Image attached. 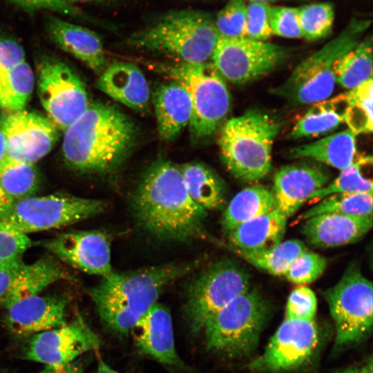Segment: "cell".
<instances>
[{"mask_svg": "<svg viewBox=\"0 0 373 373\" xmlns=\"http://www.w3.org/2000/svg\"><path fill=\"white\" fill-rule=\"evenodd\" d=\"M105 207L101 200L56 193L14 200L0 220L27 234L75 224L97 215Z\"/></svg>", "mask_w": 373, "mask_h": 373, "instance_id": "30bf717a", "label": "cell"}, {"mask_svg": "<svg viewBox=\"0 0 373 373\" xmlns=\"http://www.w3.org/2000/svg\"><path fill=\"white\" fill-rule=\"evenodd\" d=\"M345 94L313 104L297 122L289 137L297 139L327 133L344 122Z\"/></svg>", "mask_w": 373, "mask_h": 373, "instance_id": "f1b7e54d", "label": "cell"}, {"mask_svg": "<svg viewBox=\"0 0 373 373\" xmlns=\"http://www.w3.org/2000/svg\"><path fill=\"white\" fill-rule=\"evenodd\" d=\"M47 32L61 49L71 54L97 74L106 68L100 38L92 30L55 16L47 19Z\"/></svg>", "mask_w": 373, "mask_h": 373, "instance_id": "603a6c76", "label": "cell"}, {"mask_svg": "<svg viewBox=\"0 0 373 373\" xmlns=\"http://www.w3.org/2000/svg\"><path fill=\"white\" fill-rule=\"evenodd\" d=\"M270 6L267 3H247L245 37L257 41H266L272 32L269 23Z\"/></svg>", "mask_w": 373, "mask_h": 373, "instance_id": "7bdbcfd3", "label": "cell"}, {"mask_svg": "<svg viewBox=\"0 0 373 373\" xmlns=\"http://www.w3.org/2000/svg\"><path fill=\"white\" fill-rule=\"evenodd\" d=\"M372 227V216L323 213L305 220L301 233L309 244L330 248L356 242Z\"/></svg>", "mask_w": 373, "mask_h": 373, "instance_id": "7402d4cb", "label": "cell"}, {"mask_svg": "<svg viewBox=\"0 0 373 373\" xmlns=\"http://www.w3.org/2000/svg\"><path fill=\"white\" fill-rule=\"evenodd\" d=\"M270 312L269 301L257 290L239 294L207 322L203 332L207 350L231 358L249 355Z\"/></svg>", "mask_w": 373, "mask_h": 373, "instance_id": "52a82bcc", "label": "cell"}, {"mask_svg": "<svg viewBox=\"0 0 373 373\" xmlns=\"http://www.w3.org/2000/svg\"><path fill=\"white\" fill-rule=\"evenodd\" d=\"M188 193L200 207L218 209L224 202V189L218 176L200 163L185 164L180 167Z\"/></svg>", "mask_w": 373, "mask_h": 373, "instance_id": "f546056e", "label": "cell"}, {"mask_svg": "<svg viewBox=\"0 0 373 373\" xmlns=\"http://www.w3.org/2000/svg\"><path fill=\"white\" fill-rule=\"evenodd\" d=\"M14 200L0 187V216L7 211Z\"/></svg>", "mask_w": 373, "mask_h": 373, "instance_id": "c3c4849f", "label": "cell"}, {"mask_svg": "<svg viewBox=\"0 0 373 373\" xmlns=\"http://www.w3.org/2000/svg\"><path fill=\"white\" fill-rule=\"evenodd\" d=\"M345 94L344 122L356 135L372 131V78L350 89Z\"/></svg>", "mask_w": 373, "mask_h": 373, "instance_id": "e575fe53", "label": "cell"}, {"mask_svg": "<svg viewBox=\"0 0 373 373\" xmlns=\"http://www.w3.org/2000/svg\"><path fill=\"white\" fill-rule=\"evenodd\" d=\"M30 10L44 9L73 17L88 19V16L67 0H10Z\"/></svg>", "mask_w": 373, "mask_h": 373, "instance_id": "f6af8a7d", "label": "cell"}, {"mask_svg": "<svg viewBox=\"0 0 373 373\" xmlns=\"http://www.w3.org/2000/svg\"><path fill=\"white\" fill-rule=\"evenodd\" d=\"M354 373H372V360L370 361L361 368H354Z\"/></svg>", "mask_w": 373, "mask_h": 373, "instance_id": "816d5d0a", "label": "cell"}, {"mask_svg": "<svg viewBox=\"0 0 373 373\" xmlns=\"http://www.w3.org/2000/svg\"><path fill=\"white\" fill-rule=\"evenodd\" d=\"M277 208L274 194L267 186L254 184L238 192L229 202L221 220L228 233L239 224Z\"/></svg>", "mask_w": 373, "mask_h": 373, "instance_id": "83f0119b", "label": "cell"}, {"mask_svg": "<svg viewBox=\"0 0 373 373\" xmlns=\"http://www.w3.org/2000/svg\"><path fill=\"white\" fill-rule=\"evenodd\" d=\"M132 204L139 224L157 238L185 240L202 235L207 211L191 199L180 167L169 161L148 168Z\"/></svg>", "mask_w": 373, "mask_h": 373, "instance_id": "6da1fadb", "label": "cell"}, {"mask_svg": "<svg viewBox=\"0 0 373 373\" xmlns=\"http://www.w3.org/2000/svg\"><path fill=\"white\" fill-rule=\"evenodd\" d=\"M99 345L98 335L79 316L70 323L35 334L26 349L25 357L46 365L59 366Z\"/></svg>", "mask_w": 373, "mask_h": 373, "instance_id": "2e32d148", "label": "cell"}, {"mask_svg": "<svg viewBox=\"0 0 373 373\" xmlns=\"http://www.w3.org/2000/svg\"><path fill=\"white\" fill-rule=\"evenodd\" d=\"M6 144V157L33 164L55 145L59 131L47 117L25 110L8 111L0 116Z\"/></svg>", "mask_w": 373, "mask_h": 373, "instance_id": "9a60e30c", "label": "cell"}, {"mask_svg": "<svg viewBox=\"0 0 373 373\" xmlns=\"http://www.w3.org/2000/svg\"><path fill=\"white\" fill-rule=\"evenodd\" d=\"M220 35L214 19L199 10H178L164 15L127 40L136 48L160 52L182 63H205L211 59Z\"/></svg>", "mask_w": 373, "mask_h": 373, "instance_id": "277c9868", "label": "cell"}, {"mask_svg": "<svg viewBox=\"0 0 373 373\" xmlns=\"http://www.w3.org/2000/svg\"><path fill=\"white\" fill-rule=\"evenodd\" d=\"M31 245L27 234L0 220V269L22 261L23 254Z\"/></svg>", "mask_w": 373, "mask_h": 373, "instance_id": "f35d334b", "label": "cell"}, {"mask_svg": "<svg viewBox=\"0 0 373 373\" xmlns=\"http://www.w3.org/2000/svg\"><path fill=\"white\" fill-rule=\"evenodd\" d=\"M286 54L285 48L269 42L220 37L211 59L222 77L233 84H245L271 72Z\"/></svg>", "mask_w": 373, "mask_h": 373, "instance_id": "4fadbf2b", "label": "cell"}, {"mask_svg": "<svg viewBox=\"0 0 373 373\" xmlns=\"http://www.w3.org/2000/svg\"><path fill=\"white\" fill-rule=\"evenodd\" d=\"M319 341L314 322L285 319L268 343L263 354L249 367L259 372H279L296 368L313 354Z\"/></svg>", "mask_w": 373, "mask_h": 373, "instance_id": "5bb4252c", "label": "cell"}, {"mask_svg": "<svg viewBox=\"0 0 373 373\" xmlns=\"http://www.w3.org/2000/svg\"><path fill=\"white\" fill-rule=\"evenodd\" d=\"M247 3L245 0H229L214 19L220 37H245Z\"/></svg>", "mask_w": 373, "mask_h": 373, "instance_id": "ab89813d", "label": "cell"}, {"mask_svg": "<svg viewBox=\"0 0 373 373\" xmlns=\"http://www.w3.org/2000/svg\"><path fill=\"white\" fill-rule=\"evenodd\" d=\"M152 98L160 136L165 140L175 139L191 119L187 90L177 82L163 84L154 89Z\"/></svg>", "mask_w": 373, "mask_h": 373, "instance_id": "d4e9b609", "label": "cell"}, {"mask_svg": "<svg viewBox=\"0 0 373 373\" xmlns=\"http://www.w3.org/2000/svg\"><path fill=\"white\" fill-rule=\"evenodd\" d=\"M287 218L277 208L246 221L227 234L231 247L251 253L274 248L282 241Z\"/></svg>", "mask_w": 373, "mask_h": 373, "instance_id": "484cf974", "label": "cell"}, {"mask_svg": "<svg viewBox=\"0 0 373 373\" xmlns=\"http://www.w3.org/2000/svg\"><path fill=\"white\" fill-rule=\"evenodd\" d=\"M370 25L353 20L335 38L298 64L289 77L271 91L296 107L327 99L335 87L338 59L355 46Z\"/></svg>", "mask_w": 373, "mask_h": 373, "instance_id": "8992f818", "label": "cell"}, {"mask_svg": "<svg viewBox=\"0 0 373 373\" xmlns=\"http://www.w3.org/2000/svg\"><path fill=\"white\" fill-rule=\"evenodd\" d=\"M37 373H83V367L80 363L74 361L64 365H46L43 370Z\"/></svg>", "mask_w": 373, "mask_h": 373, "instance_id": "7dc6e473", "label": "cell"}, {"mask_svg": "<svg viewBox=\"0 0 373 373\" xmlns=\"http://www.w3.org/2000/svg\"><path fill=\"white\" fill-rule=\"evenodd\" d=\"M231 249L253 266L274 276H284L292 261L307 250L305 244L298 240L281 242L273 249L257 253Z\"/></svg>", "mask_w": 373, "mask_h": 373, "instance_id": "836d02e7", "label": "cell"}, {"mask_svg": "<svg viewBox=\"0 0 373 373\" xmlns=\"http://www.w3.org/2000/svg\"><path fill=\"white\" fill-rule=\"evenodd\" d=\"M356 135L350 129L293 148L291 158H307L342 170L356 160Z\"/></svg>", "mask_w": 373, "mask_h": 373, "instance_id": "4316f807", "label": "cell"}, {"mask_svg": "<svg viewBox=\"0 0 373 373\" xmlns=\"http://www.w3.org/2000/svg\"><path fill=\"white\" fill-rule=\"evenodd\" d=\"M60 260L90 274L106 278L112 275L108 236L99 230L71 231L41 242Z\"/></svg>", "mask_w": 373, "mask_h": 373, "instance_id": "e0dca14e", "label": "cell"}, {"mask_svg": "<svg viewBox=\"0 0 373 373\" xmlns=\"http://www.w3.org/2000/svg\"><path fill=\"white\" fill-rule=\"evenodd\" d=\"M67 1L74 4L75 3H77V2H107V1H111L113 0H67Z\"/></svg>", "mask_w": 373, "mask_h": 373, "instance_id": "f5cc1de1", "label": "cell"}, {"mask_svg": "<svg viewBox=\"0 0 373 373\" xmlns=\"http://www.w3.org/2000/svg\"><path fill=\"white\" fill-rule=\"evenodd\" d=\"M26 61L22 46L0 31V75Z\"/></svg>", "mask_w": 373, "mask_h": 373, "instance_id": "bcb514c9", "label": "cell"}, {"mask_svg": "<svg viewBox=\"0 0 373 373\" xmlns=\"http://www.w3.org/2000/svg\"><path fill=\"white\" fill-rule=\"evenodd\" d=\"M371 157L356 159L349 166L341 170L340 174L332 182L314 192L309 200H320L334 193H355L372 192V180L365 174L366 166L372 164Z\"/></svg>", "mask_w": 373, "mask_h": 373, "instance_id": "d590c367", "label": "cell"}, {"mask_svg": "<svg viewBox=\"0 0 373 373\" xmlns=\"http://www.w3.org/2000/svg\"><path fill=\"white\" fill-rule=\"evenodd\" d=\"M372 78V41L366 38L341 57L336 64L335 79L352 89Z\"/></svg>", "mask_w": 373, "mask_h": 373, "instance_id": "4dcf8cb0", "label": "cell"}, {"mask_svg": "<svg viewBox=\"0 0 373 373\" xmlns=\"http://www.w3.org/2000/svg\"><path fill=\"white\" fill-rule=\"evenodd\" d=\"M66 309L62 298L32 295L6 308V324L15 335L37 334L64 324Z\"/></svg>", "mask_w": 373, "mask_h": 373, "instance_id": "ffe728a7", "label": "cell"}, {"mask_svg": "<svg viewBox=\"0 0 373 373\" xmlns=\"http://www.w3.org/2000/svg\"><path fill=\"white\" fill-rule=\"evenodd\" d=\"M298 17L302 37L314 40L330 32L334 11L329 3H315L298 8Z\"/></svg>", "mask_w": 373, "mask_h": 373, "instance_id": "74e56055", "label": "cell"}, {"mask_svg": "<svg viewBox=\"0 0 373 373\" xmlns=\"http://www.w3.org/2000/svg\"><path fill=\"white\" fill-rule=\"evenodd\" d=\"M162 70L188 91L192 103L191 136L200 140L213 133L230 108V95L223 77L211 63L166 66Z\"/></svg>", "mask_w": 373, "mask_h": 373, "instance_id": "ba28073f", "label": "cell"}, {"mask_svg": "<svg viewBox=\"0 0 373 373\" xmlns=\"http://www.w3.org/2000/svg\"><path fill=\"white\" fill-rule=\"evenodd\" d=\"M37 86L48 118L61 131L77 120L90 104L79 76L58 58L45 55L38 59Z\"/></svg>", "mask_w": 373, "mask_h": 373, "instance_id": "7c38bea8", "label": "cell"}, {"mask_svg": "<svg viewBox=\"0 0 373 373\" xmlns=\"http://www.w3.org/2000/svg\"><path fill=\"white\" fill-rule=\"evenodd\" d=\"M97 88L113 99L138 111H145L149 104L148 82L136 65L116 61L100 74Z\"/></svg>", "mask_w": 373, "mask_h": 373, "instance_id": "cb8c5ba5", "label": "cell"}, {"mask_svg": "<svg viewBox=\"0 0 373 373\" xmlns=\"http://www.w3.org/2000/svg\"><path fill=\"white\" fill-rule=\"evenodd\" d=\"M337 373H354V368H350V369H347V370H345L343 371H341V372H337Z\"/></svg>", "mask_w": 373, "mask_h": 373, "instance_id": "11a10c76", "label": "cell"}, {"mask_svg": "<svg viewBox=\"0 0 373 373\" xmlns=\"http://www.w3.org/2000/svg\"><path fill=\"white\" fill-rule=\"evenodd\" d=\"M326 266L327 260L323 256L307 249L292 261L284 276L294 284H309L323 274Z\"/></svg>", "mask_w": 373, "mask_h": 373, "instance_id": "60d3db41", "label": "cell"}, {"mask_svg": "<svg viewBox=\"0 0 373 373\" xmlns=\"http://www.w3.org/2000/svg\"><path fill=\"white\" fill-rule=\"evenodd\" d=\"M6 157V138L0 124V164Z\"/></svg>", "mask_w": 373, "mask_h": 373, "instance_id": "681fc988", "label": "cell"}, {"mask_svg": "<svg viewBox=\"0 0 373 373\" xmlns=\"http://www.w3.org/2000/svg\"><path fill=\"white\" fill-rule=\"evenodd\" d=\"M323 164L305 160L282 166L276 173L274 191L277 209L291 216L312 195L329 182Z\"/></svg>", "mask_w": 373, "mask_h": 373, "instance_id": "d6986e66", "label": "cell"}, {"mask_svg": "<svg viewBox=\"0 0 373 373\" xmlns=\"http://www.w3.org/2000/svg\"><path fill=\"white\" fill-rule=\"evenodd\" d=\"M249 273L231 260L216 262L191 283L185 304L186 320L192 334H198L216 313L251 288Z\"/></svg>", "mask_w": 373, "mask_h": 373, "instance_id": "8fae6325", "label": "cell"}, {"mask_svg": "<svg viewBox=\"0 0 373 373\" xmlns=\"http://www.w3.org/2000/svg\"><path fill=\"white\" fill-rule=\"evenodd\" d=\"M39 186L33 164L6 157L0 164V187L14 200L32 196Z\"/></svg>", "mask_w": 373, "mask_h": 373, "instance_id": "d6a6232c", "label": "cell"}, {"mask_svg": "<svg viewBox=\"0 0 373 373\" xmlns=\"http://www.w3.org/2000/svg\"><path fill=\"white\" fill-rule=\"evenodd\" d=\"M316 309L317 299L314 292L306 286H299L288 297L285 319L312 321Z\"/></svg>", "mask_w": 373, "mask_h": 373, "instance_id": "b9f144b4", "label": "cell"}, {"mask_svg": "<svg viewBox=\"0 0 373 373\" xmlns=\"http://www.w3.org/2000/svg\"><path fill=\"white\" fill-rule=\"evenodd\" d=\"M136 345L142 353L157 361L191 373L175 349L172 321L168 309L155 303L133 329Z\"/></svg>", "mask_w": 373, "mask_h": 373, "instance_id": "44dd1931", "label": "cell"}, {"mask_svg": "<svg viewBox=\"0 0 373 373\" xmlns=\"http://www.w3.org/2000/svg\"><path fill=\"white\" fill-rule=\"evenodd\" d=\"M280 123L259 110H249L227 121L219 147L229 172L245 182L260 180L271 169V150Z\"/></svg>", "mask_w": 373, "mask_h": 373, "instance_id": "5b68a950", "label": "cell"}, {"mask_svg": "<svg viewBox=\"0 0 373 373\" xmlns=\"http://www.w3.org/2000/svg\"><path fill=\"white\" fill-rule=\"evenodd\" d=\"M335 324V345L342 347L367 338L372 328V283L356 266L347 268L323 294Z\"/></svg>", "mask_w": 373, "mask_h": 373, "instance_id": "9c48e42d", "label": "cell"}, {"mask_svg": "<svg viewBox=\"0 0 373 373\" xmlns=\"http://www.w3.org/2000/svg\"><path fill=\"white\" fill-rule=\"evenodd\" d=\"M34 86V73L26 61L1 74L0 107L7 111L23 110Z\"/></svg>", "mask_w": 373, "mask_h": 373, "instance_id": "1f68e13d", "label": "cell"}, {"mask_svg": "<svg viewBox=\"0 0 373 373\" xmlns=\"http://www.w3.org/2000/svg\"><path fill=\"white\" fill-rule=\"evenodd\" d=\"M135 138V126L128 115L114 105L93 102L64 131L62 153L77 171L107 172L126 160Z\"/></svg>", "mask_w": 373, "mask_h": 373, "instance_id": "7a4b0ae2", "label": "cell"}, {"mask_svg": "<svg viewBox=\"0 0 373 373\" xmlns=\"http://www.w3.org/2000/svg\"><path fill=\"white\" fill-rule=\"evenodd\" d=\"M97 373H119L112 369L109 365L105 363L103 361H99L97 365Z\"/></svg>", "mask_w": 373, "mask_h": 373, "instance_id": "f907efd6", "label": "cell"}, {"mask_svg": "<svg viewBox=\"0 0 373 373\" xmlns=\"http://www.w3.org/2000/svg\"><path fill=\"white\" fill-rule=\"evenodd\" d=\"M196 267V263H169L128 273L114 272L91 290L103 322L126 334L155 304L164 287Z\"/></svg>", "mask_w": 373, "mask_h": 373, "instance_id": "3957f363", "label": "cell"}, {"mask_svg": "<svg viewBox=\"0 0 373 373\" xmlns=\"http://www.w3.org/2000/svg\"><path fill=\"white\" fill-rule=\"evenodd\" d=\"M246 1V0H245ZM249 2H260V3H267L270 1H277V0H247Z\"/></svg>", "mask_w": 373, "mask_h": 373, "instance_id": "db71d44e", "label": "cell"}, {"mask_svg": "<svg viewBox=\"0 0 373 373\" xmlns=\"http://www.w3.org/2000/svg\"><path fill=\"white\" fill-rule=\"evenodd\" d=\"M372 192L334 193L319 200L305 211L299 219L323 213H341L356 216H372Z\"/></svg>", "mask_w": 373, "mask_h": 373, "instance_id": "8d00e7d4", "label": "cell"}, {"mask_svg": "<svg viewBox=\"0 0 373 373\" xmlns=\"http://www.w3.org/2000/svg\"><path fill=\"white\" fill-rule=\"evenodd\" d=\"M70 273L52 256L0 269V305L7 308L25 297L39 294L49 285L70 280Z\"/></svg>", "mask_w": 373, "mask_h": 373, "instance_id": "ac0fdd59", "label": "cell"}, {"mask_svg": "<svg viewBox=\"0 0 373 373\" xmlns=\"http://www.w3.org/2000/svg\"><path fill=\"white\" fill-rule=\"evenodd\" d=\"M269 23L272 35L285 38L303 37L298 8L270 6Z\"/></svg>", "mask_w": 373, "mask_h": 373, "instance_id": "ee69618b", "label": "cell"}]
</instances>
